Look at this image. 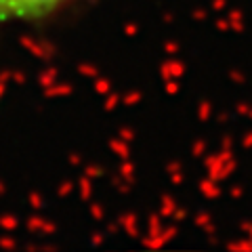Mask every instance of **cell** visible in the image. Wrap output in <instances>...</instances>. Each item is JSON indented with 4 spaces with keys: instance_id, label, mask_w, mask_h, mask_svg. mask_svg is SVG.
Listing matches in <instances>:
<instances>
[{
    "instance_id": "cell-1",
    "label": "cell",
    "mask_w": 252,
    "mask_h": 252,
    "mask_svg": "<svg viewBox=\"0 0 252 252\" xmlns=\"http://www.w3.org/2000/svg\"><path fill=\"white\" fill-rule=\"evenodd\" d=\"M63 2L67 0H0V26L11 21L42 17Z\"/></svg>"
}]
</instances>
